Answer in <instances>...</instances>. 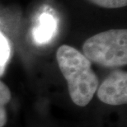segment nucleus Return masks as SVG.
Instances as JSON below:
<instances>
[{"instance_id":"7ed1b4c3","label":"nucleus","mask_w":127,"mask_h":127,"mask_svg":"<svg viewBox=\"0 0 127 127\" xmlns=\"http://www.w3.org/2000/svg\"><path fill=\"white\" fill-rule=\"evenodd\" d=\"M97 96L103 103L121 106L127 102V73L126 71H112L97 88Z\"/></svg>"},{"instance_id":"20e7f679","label":"nucleus","mask_w":127,"mask_h":127,"mask_svg":"<svg viewBox=\"0 0 127 127\" xmlns=\"http://www.w3.org/2000/svg\"><path fill=\"white\" fill-rule=\"evenodd\" d=\"M57 29V20L49 12H42L38 20V25L33 30V37L38 44L50 41Z\"/></svg>"},{"instance_id":"f257e3e1","label":"nucleus","mask_w":127,"mask_h":127,"mask_svg":"<svg viewBox=\"0 0 127 127\" xmlns=\"http://www.w3.org/2000/svg\"><path fill=\"white\" fill-rule=\"evenodd\" d=\"M56 60L68 83L71 100L78 106H87L99 85L98 78L93 70L91 62L83 53L68 45L59 47Z\"/></svg>"},{"instance_id":"f03ea898","label":"nucleus","mask_w":127,"mask_h":127,"mask_svg":"<svg viewBox=\"0 0 127 127\" xmlns=\"http://www.w3.org/2000/svg\"><path fill=\"white\" fill-rule=\"evenodd\" d=\"M83 55L90 62L106 68H118L127 64V30L111 29L85 40Z\"/></svg>"},{"instance_id":"39448f33","label":"nucleus","mask_w":127,"mask_h":127,"mask_svg":"<svg viewBox=\"0 0 127 127\" xmlns=\"http://www.w3.org/2000/svg\"><path fill=\"white\" fill-rule=\"evenodd\" d=\"M11 96L8 87L0 80V127H3L7 123V115L5 106L11 100Z\"/></svg>"},{"instance_id":"423d86ee","label":"nucleus","mask_w":127,"mask_h":127,"mask_svg":"<svg viewBox=\"0 0 127 127\" xmlns=\"http://www.w3.org/2000/svg\"><path fill=\"white\" fill-rule=\"evenodd\" d=\"M10 56V46L7 39L0 32V75L3 72Z\"/></svg>"},{"instance_id":"0eeeda50","label":"nucleus","mask_w":127,"mask_h":127,"mask_svg":"<svg viewBox=\"0 0 127 127\" xmlns=\"http://www.w3.org/2000/svg\"><path fill=\"white\" fill-rule=\"evenodd\" d=\"M93 4L104 8H121L127 5V0H88Z\"/></svg>"}]
</instances>
